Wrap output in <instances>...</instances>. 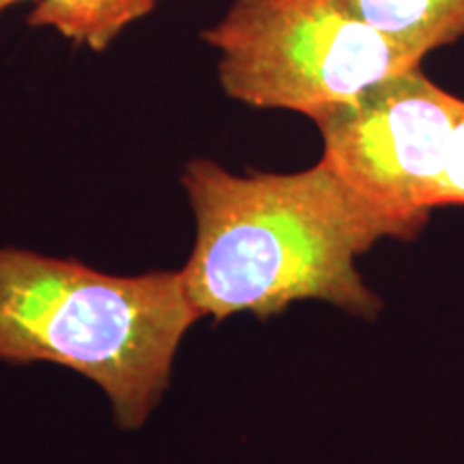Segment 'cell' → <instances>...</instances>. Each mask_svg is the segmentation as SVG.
<instances>
[{"instance_id":"cell-1","label":"cell","mask_w":464,"mask_h":464,"mask_svg":"<svg viewBox=\"0 0 464 464\" xmlns=\"http://www.w3.org/2000/svg\"><path fill=\"white\" fill-rule=\"evenodd\" d=\"M181 183L196 218L181 276L200 318H266L310 299L351 316H379L382 304L357 258L387 237H409L323 160L286 174H232L191 160Z\"/></svg>"},{"instance_id":"cell-2","label":"cell","mask_w":464,"mask_h":464,"mask_svg":"<svg viewBox=\"0 0 464 464\" xmlns=\"http://www.w3.org/2000/svg\"><path fill=\"white\" fill-rule=\"evenodd\" d=\"M198 318L181 271L108 276L75 260L0 249V359L84 374L127 430L160 402L177 348Z\"/></svg>"},{"instance_id":"cell-3","label":"cell","mask_w":464,"mask_h":464,"mask_svg":"<svg viewBox=\"0 0 464 464\" xmlns=\"http://www.w3.org/2000/svg\"><path fill=\"white\" fill-rule=\"evenodd\" d=\"M200 37L218 50L226 95L310 119L423 61L344 0H232Z\"/></svg>"},{"instance_id":"cell-4","label":"cell","mask_w":464,"mask_h":464,"mask_svg":"<svg viewBox=\"0 0 464 464\" xmlns=\"http://www.w3.org/2000/svg\"><path fill=\"white\" fill-rule=\"evenodd\" d=\"M464 100L420 67L318 112L323 161L415 239L437 208L451 136Z\"/></svg>"},{"instance_id":"cell-5","label":"cell","mask_w":464,"mask_h":464,"mask_svg":"<svg viewBox=\"0 0 464 464\" xmlns=\"http://www.w3.org/2000/svg\"><path fill=\"white\" fill-rule=\"evenodd\" d=\"M359 17L420 58L464 37V0H344Z\"/></svg>"},{"instance_id":"cell-6","label":"cell","mask_w":464,"mask_h":464,"mask_svg":"<svg viewBox=\"0 0 464 464\" xmlns=\"http://www.w3.org/2000/svg\"><path fill=\"white\" fill-rule=\"evenodd\" d=\"M160 0H34L28 26L50 28L73 45L103 52L131 26L147 17Z\"/></svg>"},{"instance_id":"cell-7","label":"cell","mask_w":464,"mask_h":464,"mask_svg":"<svg viewBox=\"0 0 464 464\" xmlns=\"http://www.w3.org/2000/svg\"><path fill=\"white\" fill-rule=\"evenodd\" d=\"M464 205V108L451 136L448 164L437 189V208Z\"/></svg>"},{"instance_id":"cell-8","label":"cell","mask_w":464,"mask_h":464,"mask_svg":"<svg viewBox=\"0 0 464 464\" xmlns=\"http://www.w3.org/2000/svg\"><path fill=\"white\" fill-rule=\"evenodd\" d=\"M20 3H24V0H0V15H3L7 9L15 7V5H20Z\"/></svg>"}]
</instances>
